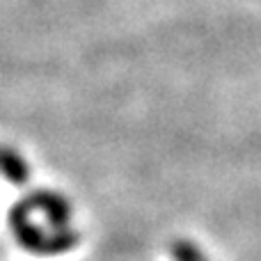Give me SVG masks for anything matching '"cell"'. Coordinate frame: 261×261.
Wrapping results in <instances>:
<instances>
[{
  "label": "cell",
  "mask_w": 261,
  "mask_h": 261,
  "mask_svg": "<svg viewBox=\"0 0 261 261\" xmlns=\"http://www.w3.org/2000/svg\"><path fill=\"white\" fill-rule=\"evenodd\" d=\"M0 174H5L14 186H25L30 181V165L14 149L0 147Z\"/></svg>",
  "instance_id": "obj_3"
},
{
  "label": "cell",
  "mask_w": 261,
  "mask_h": 261,
  "mask_svg": "<svg viewBox=\"0 0 261 261\" xmlns=\"http://www.w3.org/2000/svg\"><path fill=\"white\" fill-rule=\"evenodd\" d=\"M32 208L28 206L25 199L16 202L9 211V227L14 231V239L18 241L23 250L35 254H60V252H69L71 248H76L81 236L76 231L67 229H50L44 231L41 227H37L30 220Z\"/></svg>",
  "instance_id": "obj_1"
},
{
  "label": "cell",
  "mask_w": 261,
  "mask_h": 261,
  "mask_svg": "<svg viewBox=\"0 0 261 261\" xmlns=\"http://www.w3.org/2000/svg\"><path fill=\"white\" fill-rule=\"evenodd\" d=\"M172 257H174V261H206V257L202 254V250L197 248L195 243H190V241H174L170 248Z\"/></svg>",
  "instance_id": "obj_4"
},
{
  "label": "cell",
  "mask_w": 261,
  "mask_h": 261,
  "mask_svg": "<svg viewBox=\"0 0 261 261\" xmlns=\"http://www.w3.org/2000/svg\"><path fill=\"white\" fill-rule=\"evenodd\" d=\"M32 211H41L48 220L50 229H67L71 220V204L67 197L53 193V190H35L25 197Z\"/></svg>",
  "instance_id": "obj_2"
}]
</instances>
